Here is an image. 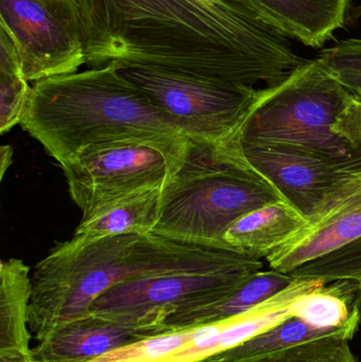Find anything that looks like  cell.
<instances>
[{"mask_svg": "<svg viewBox=\"0 0 361 362\" xmlns=\"http://www.w3.org/2000/svg\"><path fill=\"white\" fill-rule=\"evenodd\" d=\"M171 332L160 323L126 325L88 313L53 329L32 354L44 362H88L114 349Z\"/></svg>", "mask_w": 361, "mask_h": 362, "instance_id": "12", "label": "cell"}, {"mask_svg": "<svg viewBox=\"0 0 361 362\" xmlns=\"http://www.w3.org/2000/svg\"><path fill=\"white\" fill-rule=\"evenodd\" d=\"M335 132L361 148V95L351 93L345 110L335 123Z\"/></svg>", "mask_w": 361, "mask_h": 362, "instance_id": "25", "label": "cell"}, {"mask_svg": "<svg viewBox=\"0 0 361 362\" xmlns=\"http://www.w3.org/2000/svg\"><path fill=\"white\" fill-rule=\"evenodd\" d=\"M357 281L338 280L299 296L290 316L321 329L343 327L354 315Z\"/></svg>", "mask_w": 361, "mask_h": 362, "instance_id": "19", "label": "cell"}, {"mask_svg": "<svg viewBox=\"0 0 361 362\" xmlns=\"http://www.w3.org/2000/svg\"><path fill=\"white\" fill-rule=\"evenodd\" d=\"M258 272L260 270L241 268L129 281L100 296L89 313L126 325H165L174 313L214 303Z\"/></svg>", "mask_w": 361, "mask_h": 362, "instance_id": "9", "label": "cell"}, {"mask_svg": "<svg viewBox=\"0 0 361 362\" xmlns=\"http://www.w3.org/2000/svg\"><path fill=\"white\" fill-rule=\"evenodd\" d=\"M117 65L161 116L193 141L223 144L237 139L262 89L157 68Z\"/></svg>", "mask_w": 361, "mask_h": 362, "instance_id": "7", "label": "cell"}, {"mask_svg": "<svg viewBox=\"0 0 361 362\" xmlns=\"http://www.w3.org/2000/svg\"><path fill=\"white\" fill-rule=\"evenodd\" d=\"M20 125L61 168L103 142L182 135L116 62L34 83Z\"/></svg>", "mask_w": 361, "mask_h": 362, "instance_id": "3", "label": "cell"}, {"mask_svg": "<svg viewBox=\"0 0 361 362\" xmlns=\"http://www.w3.org/2000/svg\"><path fill=\"white\" fill-rule=\"evenodd\" d=\"M0 30L12 40L28 82L86 64L76 0H0Z\"/></svg>", "mask_w": 361, "mask_h": 362, "instance_id": "8", "label": "cell"}, {"mask_svg": "<svg viewBox=\"0 0 361 362\" xmlns=\"http://www.w3.org/2000/svg\"><path fill=\"white\" fill-rule=\"evenodd\" d=\"M31 86L12 40L0 30V133L20 124Z\"/></svg>", "mask_w": 361, "mask_h": 362, "instance_id": "20", "label": "cell"}, {"mask_svg": "<svg viewBox=\"0 0 361 362\" xmlns=\"http://www.w3.org/2000/svg\"><path fill=\"white\" fill-rule=\"evenodd\" d=\"M245 253L167 238L155 232L57 243L32 274L30 331L38 342L64 323L88 314L93 302L117 285L175 274L252 268Z\"/></svg>", "mask_w": 361, "mask_h": 362, "instance_id": "2", "label": "cell"}, {"mask_svg": "<svg viewBox=\"0 0 361 362\" xmlns=\"http://www.w3.org/2000/svg\"><path fill=\"white\" fill-rule=\"evenodd\" d=\"M284 200L246 160L239 138L214 144L189 139L179 169L161 189L153 232L167 238L228 249L225 234L244 215Z\"/></svg>", "mask_w": 361, "mask_h": 362, "instance_id": "4", "label": "cell"}, {"mask_svg": "<svg viewBox=\"0 0 361 362\" xmlns=\"http://www.w3.org/2000/svg\"><path fill=\"white\" fill-rule=\"evenodd\" d=\"M341 336H328L241 362H360Z\"/></svg>", "mask_w": 361, "mask_h": 362, "instance_id": "21", "label": "cell"}, {"mask_svg": "<svg viewBox=\"0 0 361 362\" xmlns=\"http://www.w3.org/2000/svg\"><path fill=\"white\" fill-rule=\"evenodd\" d=\"M239 144L247 163L307 219L329 192L361 173V163H345L304 148Z\"/></svg>", "mask_w": 361, "mask_h": 362, "instance_id": "10", "label": "cell"}, {"mask_svg": "<svg viewBox=\"0 0 361 362\" xmlns=\"http://www.w3.org/2000/svg\"><path fill=\"white\" fill-rule=\"evenodd\" d=\"M288 40L322 48L343 29L352 0H232Z\"/></svg>", "mask_w": 361, "mask_h": 362, "instance_id": "13", "label": "cell"}, {"mask_svg": "<svg viewBox=\"0 0 361 362\" xmlns=\"http://www.w3.org/2000/svg\"><path fill=\"white\" fill-rule=\"evenodd\" d=\"M353 95H361V38H348L318 55Z\"/></svg>", "mask_w": 361, "mask_h": 362, "instance_id": "24", "label": "cell"}, {"mask_svg": "<svg viewBox=\"0 0 361 362\" xmlns=\"http://www.w3.org/2000/svg\"><path fill=\"white\" fill-rule=\"evenodd\" d=\"M0 362H44V361H37V359H34V357H33V358L28 359V361H0Z\"/></svg>", "mask_w": 361, "mask_h": 362, "instance_id": "29", "label": "cell"}, {"mask_svg": "<svg viewBox=\"0 0 361 362\" xmlns=\"http://www.w3.org/2000/svg\"><path fill=\"white\" fill-rule=\"evenodd\" d=\"M196 327L174 331L114 349L88 362H167L194 335Z\"/></svg>", "mask_w": 361, "mask_h": 362, "instance_id": "22", "label": "cell"}, {"mask_svg": "<svg viewBox=\"0 0 361 362\" xmlns=\"http://www.w3.org/2000/svg\"><path fill=\"white\" fill-rule=\"evenodd\" d=\"M350 95L319 57L307 59L279 84L261 89L242 125L239 142L282 144L361 163V148L335 132Z\"/></svg>", "mask_w": 361, "mask_h": 362, "instance_id": "5", "label": "cell"}, {"mask_svg": "<svg viewBox=\"0 0 361 362\" xmlns=\"http://www.w3.org/2000/svg\"><path fill=\"white\" fill-rule=\"evenodd\" d=\"M307 219L285 200L271 202L237 219L225 234L229 248L261 259L292 240Z\"/></svg>", "mask_w": 361, "mask_h": 362, "instance_id": "15", "label": "cell"}, {"mask_svg": "<svg viewBox=\"0 0 361 362\" xmlns=\"http://www.w3.org/2000/svg\"><path fill=\"white\" fill-rule=\"evenodd\" d=\"M292 278L321 279L326 283L361 279V238L290 272Z\"/></svg>", "mask_w": 361, "mask_h": 362, "instance_id": "23", "label": "cell"}, {"mask_svg": "<svg viewBox=\"0 0 361 362\" xmlns=\"http://www.w3.org/2000/svg\"><path fill=\"white\" fill-rule=\"evenodd\" d=\"M13 163L12 146L6 144L0 148V178L4 180V174L8 171Z\"/></svg>", "mask_w": 361, "mask_h": 362, "instance_id": "26", "label": "cell"}, {"mask_svg": "<svg viewBox=\"0 0 361 362\" xmlns=\"http://www.w3.org/2000/svg\"><path fill=\"white\" fill-rule=\"evenodd\" d=\"M86 64L271 87L307 59L232 0H76Z\"/></svg>", "mask_w": 361, "mask_h": 362, "instance_id": "1", "label": "cell"}, {"mask_svg": "<svg viewBox=\"0 0 361 362\" xmlns=\"http://www.w3.org/2000/svg\"><path fill=\"white\" fill-rule=\"evenodd\" d=\"M184 136H143L95 144L61 168L82 219L146 189H162L188 148Z\"/></svg>", "mask_w": 361, "mask_h": 362, "instance_id": "6", "label": "cell"}, {"mask_svg": "<svg viewBox=\"0 0 361 362\" xmlns=\"http://www.w3.org/2000/svg\"><path fill=\"white\" fill-rule=\"evenodd\" d=\"M360 238L361 173L329 192L307 225L266 259L271 269L290 274Z\"/></svg>", "mask_w": 361, "mask_h": 362, "instance_id": "11", "label": "cell"}, {"mask_svg": "<svg viewBox=\"0 0 361 362\" xmlns=\"http://www.w3.org/2000/svg\"><path fill=\"white\" fill-rule=\"evenodd\" d=\"M161 189L126 196L82 219L74 235L90 240L153 232L160 216Z\"/></svg>", "mask_w": 361, "mask_h": 362, "instance_id": "17", "label": "cell"}, {"mask_svg": "<svg viewBox=\"0 0 361 362\" xmlns=\"http://www.w3.org/2000/svg\"><path fill=\"white\" fill-rule=\"evenodd\" d=\"M295 278L276 270L256 272L229 295L214 303L174 313L165 321L172 331L211 325L247 312L292 284Z\"/></svg>", "mask_w": 361, "mask_h": 362, "instance_id": "16", "label": "cell"}, {"mask_svg": "<svg viewBox=\"0 0 361 362\" xmlns=\"http://www.w3.org/2000/svg\"><path fill=\"white\" fill-rule=\"evenodd\" d=\"M357 281V289H356L355 300H354V308L357 312L360 325H361V279Z\"/></svg>", "mask_w": 361, "mask_h": 362, "instance_id": "27", "label": "cell"}, {"mask_svg": "<svg viewBox=\"0 0 361 362\" xmlns=\"http://www.w3.org/2000/svg\"><path fill=\"white\" fill-rule=\"evenodd\" d=\"M33 286L30 267L21 259L0 264V361L33 358L30 349V304Z\"/></svg>", "mask_w": 361, "mask_h": 362, "instance_id": "14", "label": "cell"}, {"mask_svg": "<svg viewBox=\"0 0 361 362\" xmlns=\"http://www.w3.org/2000/svg\"><path fill=\"white\" fill-rule=\"evenodd\" d=\"M360 325L356 310L345 325L333 329L316 327L301 319L290 317L268 331L201 362H241L328 336H341L352 340Z\"/></svg>", "mask_w": 361, "mask_h": 362, "instance_id": "18", "label": "cell"}, {"mask_svg": "<svg viewBox=\"0 0 361 362\" xmlns=\"http://www.w3.org/2000/svg\"><path fill=\"white\" fill-rule=\"evenodd\" d=\"M361 17V4L354 6L352 10H350L349 16H348V21H356Z\"/></svg>", "mask_w": 361, "mask_h": 362, "instance_id": "28", "label": "cell"}]
</instances>
